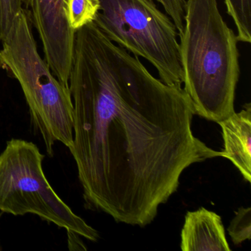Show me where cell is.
Segmentation results:
<instances>
[{"label": "cell", "mask_w": 251, "mask_h": 251, "mask_svg": "<svg viewBox=\"0 0 251 251\" xmlns=\"http://www.w3.org/2000/svg\"><path fill=\"white\" fill-rule=\"evenodd\" d=\"M180 36L185 91L195 114L218 123L235 112L240 75L238 41L217 0H186Z\"/></svg>", "instance_id": "2"}, {"label": "cell", "mask_w": 251, "mask_h": 251, "mask_svg": "<svg viewBox=\"0 0 251 251\" xmlns=\"http://www.w3.org/2000/svg\"><path fill=\"white\" fill-rule=\"evenodd\" d=\"M224 2L236 25L238 41L251 43V0H224Z\"/></svg>", "instance_id": "10"}, {"label": "cell", "mask_w": 251, "mask_h": 251, "mask_svg": "<svg viewBox=\"0 0 251 251\" xmlns=\"http://www.w3.org/2000/svg\"><path fill=\"white\" fill-rule=\"evenodd\" d=\"M69 237V247L70 250H77V251H86L87 248L85 247L83 242L80 240V235L73 231H67Z\"/></svg>", "instance_id": "14"}, {"label": "cell", "mask_w": 251, "mask_h": 251, "mask_svg": "<svg viewBox=\"0 0 251 251\" xmlns=\"http://www.w3.org/2000/svg\"><path fill=\"white\" fill-rule=\"evenodd\" d=\"M94 23L113 43L149 61L163 83L181 87L178 32L153 0H100Z\"/></svg>", "instance_id": "4"}, {"label": "cell", "mask_w": 251, "mask_h": 251, "mask_svg": "<svg viewBox=\"0 0 251 251\" xmlns=\"http://www.w3.org/2000/svg\"><path fill=\"white\" fill-rule=\"evenodd\" d=\"M66 0H27L32 24L43 45L45 61L52 74L69 86L75 31L66 18Z\"/></svg>", "instance_id": "6"}, {"label": "cell", "mask_w": 251, "mask_h": 251, "mask_svg": "<svg viewBox=\"0 0 251 251\" xmlns=\"http://www.w3.org/2000/svg\"><path fill=\"white\" fill-rule=\"evenodd\" d=\"M44 155L34 143L12 139L0 154V211L36 214L92 242L99 233L61 200L44 173Z\"/></svg>", "instance_id": "5"}, {"label": "cell", "mask_w": 251, "mask_h": 251, "mask_svg": "<svg viewBox=\"0 0 251 251\" xmlns=\"http://www.w3.org/2000/svg\"><path fill=\"white\" fill-rule=\"evenodd\" d=\"M159 2L167 15L171 18L177 28V32L180 33L183 30L184 23L185 6L186 0H155Z\"/></svg>", "instance_id": "13"}, {"label": "cell", "mask_w": 251, "mask_h": 251, "mask_svg": "<svg viewBox=\"0 0 251 251\" xmlns=\"http://www.w3.org/2000/svg\"><path fill=\"white\" fill-rule=\"evenodd\" d=\"M232 242L236 245L251 239V208L241 207L227 228Z\"/></svg>", "instance_id": "11"}, {"label": "cell", "mask_w": 251, "mask_h": 251, "mask_svg": "<svg viewBox=\"0 0 251 251\" xmlns=\"http://www.w3.org/2000/svg\"><path fill=\"white\" fill-rule=\"evenodd\" d=\"M183 251H230L221 217L201 208L188 211L181 230Z\"/></svg>", "instance_id": "7"}, {"label": "cell", "mask_w": 251, "mask_h": 251, "mask_svg": "<svg viewBox=\"0 0 251 251\" xmlns=\"http://www.w3.org/2000/svg\"><path fill=\"white\" fill-rule=\"evenodd\" d=\"M28 11L17 16L0 50V69L21 86L34 128L47 152L53 155L55 142L70 148L73 142V103L70 87L52 74L38 52Z\"/></svg>", "instance_id": "3"}, {"label": "cell", "mask_w": 251, "mask_h": 251, "mask_svg": "<svg viewBox=\"0 0 251 251\" xmlns=\"http://www.w3.org/2000/svg\"><path fill=\"white\" fill-rule=\"evenodd\" d=\"M24 0H0V41L2 42L23 9Z\"/></svg>", "instance_id": "12"}, {"label": "cell", "mask_w": 251, "mask_h": 251, "mask_svg": "<svg viewBox=\"0 0 251 251\" xmlns=\"http://www.w3.org/2000/svg\"><path fill=\"white\" fill-rule=\"evenodd\" d=\"M218 124L224 141L221 157L230 160L245 180L251 183V104H245L240 112L233 113Z\"/></svg>", "instance_id": "8"}, {"label": "cell", "mask_w": 251, "mask_h": 251, "mask_svg": "<svg viewBox=\"0 0 251 251\" xmlns=\"http://www.w3.org/2000/svg\"><path fill=\"white\" fill-rule=\"evenodd\" d=\"M70 152L88 208L145 227L177 192L182 173L221 157L194 136L192 101L154 77L94 23L75 34Z\"/></svg>", "instance_id": "1"}, {"label": "cell", "mask_w": 251, "mask_h": 251, "mask_svg": "<svg viewBox=\"0 0 251 251\" xmlns=\"http://www.w3.org/2000/svg\"><path fill=\"white\" fill-rule=\"evenodd\" d=\"M100 9V0H66V18L72 30L79 29L94 23Z\"/></svg>", "instance_id": "9"}]
</instances>
